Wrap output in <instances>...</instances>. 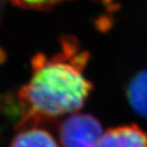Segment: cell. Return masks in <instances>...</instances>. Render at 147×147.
I'll return each instance as SVG.
<instances>
[{"label": "cell", "instance_id": "52a82bcc", "mask_svg": "<svg viewBox=\"0 0 147 147\" xmlns=\"http://www.w3.org/2000/svg\"><path fill=\"white\" fill-rule=\"evenodd\" d=\"M5 59V54L3 53V51L1 49H0V63L2 62V61H4Z\"/></svg>", "mask_w": 147, "mask_h": 147}, {"label": "cell", "instance_id": "8992f818", "mask_svg": "<svg viewBox=\"0 0 147 147\" xmlns=\"http://www.w3.org/2000/svg\"><path fill=\"white\" fill-rule=\"evenodd\" d=\"M16 7L23 10L48 11L70 0H9Z\"/></svg>", "mask_w": 147, "mask_h": 147}, {"label": "cell", "instance_id": "ba28073f", "mask_svg": "<svg viewBox=\"0 0 147 147\" xmlns=\"http://www.w3.org/2000/svg\"><path fill=\"white\" fill-rule=\"evenodd\" d=\"M2 8H3V0H0V13H1Z\"/></svg>", "mask_w": 147, "mask_h": 147}, {"label": "cell", "instance_id": "5b68a950", "mask_svg": "<svg viewBox=\"0 0 147 147\" xmlns=\"http://www.w3.org/2000/svg\"><path fill=\"white\" fill-rule=\"evenodd\" d=\"M10 147H59V145L53 135L47 130L31 126L16 134Z\"/></svg>", "mask_w": 147, "mask_h": 147}, {"label": "cell", "instance_id": "7a4b0ae2", "mask_svg": "<svg viewBox=\"0 0 147 147\" xmlns=\"http://www.w3.org/2000/svg\"><path fill=\"white\" fill-rule=\"evenodd\" d=\"M103 133L101 122L87 113L70 114L58 126V139L62 147H96Z\"/></svg>", "mask_w": 147, "mask_h": 147}, {"label": "cell", "instance_id": "3957f363", "mask_svg": "<svg viewBox=\"0 0 147 147\" xmlns=\"http://www.w3.org/2000/svg\"><path fill=\"white\" fill-rule=\"evenodd\" d=\"M96 147H147V133L137 124H124L106 130Z\"/></svg>", "mask_w": 147, "mask_h": 147}, {"label": "cell", "instance_id": "6da1fadb", "mask_svg": "<svg viewBox=\"0 0 147 147\" xmlns=\"http://www.w3.org/2000/svg\"><path fill=\"white\" fill-rule=\"evenodd\" d=\"M60 45L61 51L52 57L38 53L32 57L31 78L17 93L23 109L20 122L66 117L89 98L94 86L84 75L89 54L71 36L62 38Z\"/></svg>", "mask_w": 147, "mask_h": 147}, {"label": "cell", "instance_id": "277c9868", "mask_svg": "<svg viewBox=\"0 0 147 147\" xmlns=\"http://www.w3.org/2000/svg\"><path fill=\"white\" fill-rule=\"evenodd\" d=\"M125 96L134 113L147 119V67L130 78L126 86Z\"/></svg>", "mask_w": 147, "mask_h": 147}]
</instances>
